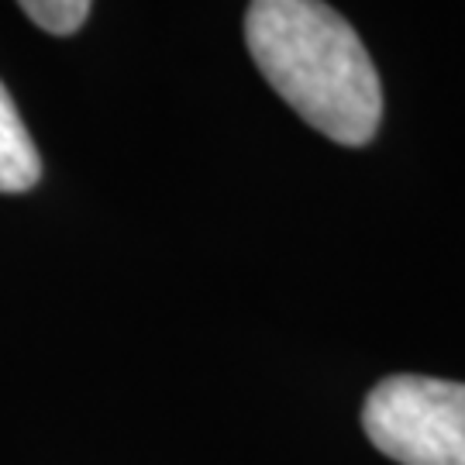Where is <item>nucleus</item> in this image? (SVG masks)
Masks as SVG:
<instances>
[{
  "mask_svg": "<svg viewBox=\"0 0 465 465\" xmlns=\"http://www.w3.org/2000/svg\"><path fill=\"white\" fill-rule=\"evenodd\" d=\"M42 176V159L28 124L17 114L11 90L0 84V193H25Z\"/></svg>",
  "mask_w": 465,
  "mask_h": 465,
  "instance_id": "nucleus-3",
  "label": "nucleus"
},
{
  "mask_svg": "<svg viewBox=\"0 0 465 465\" xmlns=\"http://www.w3.org/2000/svg\"><path fill=\"white\" fill-rule=\"evenodd\" d=\"M245 45L266 84L314 132L369 145L382 124V80L366 42L324 0H252Z\"/></svg>",
  "mask_w": 465,
  "mask_h": 465,
  "instance_id": "nucleus-1",
  "label": "nucleus"
},
{
  "mask_svg": "<svg viewBox=\"0 0 465 465\" xmlns=\"http://www.w3.org/2000/svg\"><path fill=\"white\" fill-rule=\"evenodd\" d=\"M362 428L400 465H465V382L386 376L366 397Z\"/></svg>",
  "mask_w": 465,
  "mask_h": 465,
  "instance_id": "nucleus-2",
  "label": "nucleus"
},
{
  "mask_svg": "<svg viewBox=\"0 0 465 465\" xmlns=\"http://www.w3.org/2000/svg\"><path fill=\"white\" fill-rule=\"evenodd\" d=\"M17 4L38 28L52 35H73L76 28H84L94 0H17Z\"/></svg>",
  "mask_w": 465,
  "mask_h": 465,
  "instance_id": "nucleus-4",
  "label": "nucleus"
}]
</instances>
